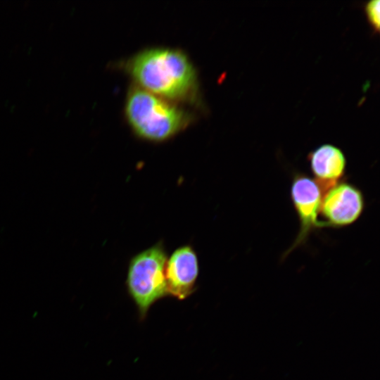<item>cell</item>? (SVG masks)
Returning a JSON list of instances; mask_svg holds the SVG:
<instances>
[{
    "label": "cell",
    "instance_id": "obj_1",
    "mask_svg": "<svg viewBox=\"0 0 380 380\" xmlns=\"http://www.w3.org/2000/svg\"><path fill=\"white\" fill-rule=\"evenodd\" d=\"M126 68L139 87L160 98L191 103L198 98L195 68L182 51L148 49L131 58Z\"/></svg>",
    "mask_w": 380,
    "mask_h": 380
},
{
    "label": "cell",
    "instance_id": "obj_2",
    "mask_svg": "<svg viewBox=\"0 0 380 380\" xmlns=\"http://www.w3.org/2000/svg\"><path fill=\"white\" fill-rule=\"evenodd\" d=\"M125 112L134 133L143 139L153 142L170 139L186 127L193 118L172 101L139 87L129 90Z\"/></svg>",
    "mask_w": 380,
    "mask_h": 380
},
{
    "label": "cell",
    "instance_id": "obj_3",
    "mask_svg": "<svg viewBox=\"0 0 380 380\" xmlns=\"http://www.w3.org/2000/svg\"><path fill=\"white\" fill-rule=\"evenodd\" d=\"M167 254L159 242L134 255L129 263L126 287L139 319L144 320L151 307L168 296L165 280Z\"/></svg>",
    "mask_w": 380,
    "mask_h": 380
},
{
    "label": "cell",
    "instance_id": "obj_4",
    "mask_svg": "<svg viewBox=\"0 0 380 380\" xmlns=\"http://www.w3.org/2000/svg\"><path fill=\"white\" fill-rule=\"evenodd\" d=\"M290 195L299 221V230L283 258L303 245L312 230L322 227L318 215L322 191L317 182L308 175L296 173L292 178Z\"/></svg>",
    "mask_w": 380,
    "mask_h": 380
},
{
    "label": "cell",
    "instance_id": "obj_5",
    "mask_svg": "<svg viewBox=\"0 0 380 380\" xmlns=\"http://www.w3.org/2000/svg\"><path fill=\"white\" fill-rule=\"evenodd\" d=\"M365 206L362 191L341 180L322 194L319 206L322 227H343L355 223Z\"/></svg>",
    "mask_w": 380,
    "mask_h": 380
},
{
    "label": "cell",
    "instance_id": "obj_6",
    "mask_svg": "<svg viewBox=\"0 0 380 380\" xmlns=\"http://www.w3.org/2000/svg\"><path fill=\"white\" fill-rule=\"evenodd\" d=\"M198 273V259L194 248L187 244L175 249L165 265L168 296L178 300L189 297L196 290Z\"/></svg>",
    "mask_w": 380,
    "mask_h": 380
},
{
    "label": "cell",
    "instance_id": "obj_7",
    "mask_svg": "<svg viewBox=\"0 0 380 380\" xmlns=\"http://www.w3.org/2000/svg\"><path fill=\"white\" fill-rule=\"evenodd\" d=\"M308 161L314 179L322 194L343 180L346 158L339 148L329 144L319 146L310 153Z\"/></svg>",
    "mask_w": 380,
    "mask_h": 380
},
{
    "label": "cell",
    "instance_id": "obj_8",
    "mask_svg": "<svg viewBox=\"0 0 380 380\" xmlns=\"http://www.w3.org/2000/svg\"><path fill=\"white\" fill-rule=\"evenodd\" d=\"M380 2L373 0L365 6V13L368 22L374 31L379 32L380 26Z\"/></svg>",
    "mask_w": 380,
    "mask_h": 380
}]
</instances>
